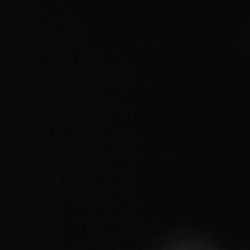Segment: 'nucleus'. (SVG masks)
Masks as SVG:
<instances>
[]
</instances>
